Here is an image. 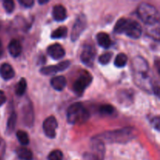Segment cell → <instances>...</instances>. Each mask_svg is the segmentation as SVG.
Returning <instances> with one entry per match:
<instances>
[{"label": "cell", "instance_id": "1", "mask_svg": "<svg viewBox=\"0 0 160 160\" xmlns=\"http://www.w3.org/2000/svg\"><path fill=\"white\" fill-rule=\"evenodd\" d=\"M114 33L125 34L131 38H139L142 35V29L140 23L135 20L121 18L117 22L114 27Z\"/></svg>", "mask_w": 160, "mask_h": 160}, {"label": "cell", "instance_id": "2", "mask_svg": "<svg viewBox=\"0 0 160 160\" xmlns=\"http://www.w3.org/2000/svg\"><path fill=\"white\" fill-rule=\"evenodd\" d=\"M67 120L71 124L81 123L89 118V112L82 103L76 102L72 104L67 109Z\"/></svg>", "mask_w": 160, "mask_h": 160}, {"label": "cell", "instance_id": "3", "mask_svg": "<svg viewBox=\"0 0 160 160\" xmlns=\"http://www.w3.org/2000/svg\"><path fill=\"white\" fill-rule=\"evenodd\" d=\"M137 12L139 18L147 25H154L159 22V12L149 3L143 2L139 5Z\"/></svg>", "mask_w": 160, "mask_h": 160}, {"label": "cell", "instance_id": "4", "mask_svg": "<svg viewBox=\"0 0 160 160\" xmlns=\"http://www.w3.org/2000/svg\"><path fill=\"white\" fill-rule=\"evenodd\" d=\"M92 77L88 72H84L83 74H81L79 78L77 79L73 84V89L74 92L78 95H81L85 90L86 88L92 83Z\"/></svg>", "mask_w": 160, "mask_h": 160}, {"label": "cell", "instance_id": "5", "mask_svg": "<svg viewBox=\"0 0 160 160\" xmlns=\"http://www.w3.org/2000/svg\"><path fill=\"white\" fill-rule=\"evenodd\" d=\"M86 26H87V20H86L85 16L84 14H81L77 18L74 25L73 27V29H72V41L74 42V41H76L80 37V35L82 34L84 30L86 28Z\"/></svg>", "mask_w": 160, "mask_h": 160}, {"label": "cell", "instance_id": "6", "mask_svg": "<svg viewBox=\"0 0 160 160\" xmlns=\"http://www.w3.org/2000/svg\"><path fill=\"white\" fill-rule=\"evenodd\" d=\"M58 128V123L56 119L51 116L45 120L43 123V130L45 135L49 138H54L56 134V129Z\"/></svg>", "mask_w": 160, "mask_h": 160}, {"label": "cell", "instance_id": "7", "mask_svg": "<svg viewBox=\"0 0 160 160\" xmlns=\"http://www.w3.org/2000/svg\"><path fill=\"white\" fill-rule=\"evenodd\" d=\"M95 58V49L91 45H86L81 54V59L84 65L92 67Z\"/></svg>", "mask_w": 160, "mask_h": 160}, {"label": "cell", "instance_id": "8", "mask_svg": "<svg viewBox=\"0 0 160 160\" xmlns=\"http://www.w3.org/2000/svg\"><path fill=\"white\" fill-rule=\"evenodd\" d=\"M70 65V62L69 60L63 61V62H59L57 65L54 66H48V67H43L41 69V73L44 75H52L65 70L66 69L68 68Z\"/></svg>", "mask_w": 160, "mask_h": 160}, {"label": "cell", "instance_id": "9", "mask_svg": "<svg viewBox=\"0 0 160 160\" xmlns=\"http://www.w3.org/2000/svg\"><path fill=\"white\" fill-rule=\"evenodd\" d=\"M47 52L54 59H62L65 56V50L62 48V45L59 44H53V45H49L47 48Z\"/></svg>", "mask_w": 160, "mask_h": 160}, {"label": "cell", "instance_id": "10", "mask_svg": "<svg viewBox=\"0 0 160 160\" xmlns=\"http://www.w3.org/2000/svg\"><path fill=\"white\" fill-rule=\"evenodd\" d=\"M52 17L56 21H63L67 17V10L62 5H56L52 9Z\"/></svg>", "mask_w": 160, "mask_h": 160}, {"label": "cell", "instance_id": "11", "mask_svg": "<svg viewBox=\"0 0 160 160\" xmlns=\"http://www.w3.org/2000/svg\"><path fill=\"white\" fill-rule=\"evenodd\" d=\"M0 75L4 80H10L15 76V71L9 63H3L0 67Z\"/></svg>", "mask_w": 160, "mask_h": 160}, {"label": "cell", "instance_id": "12", "mask_svg": "<svg viewBox=\"0 0 160 160\" xmlns=\"http://www.w3.org/2000/svg\"><path fill=\"white\" fill-rule=\"evenodd\" d=\"M8 49H9V54L13 57H17L20 55L22 52V46L20 42L18 40L16 39H12L9 44L8 46Z\"/></svg>", "mask_w": 160, "mask_h": 160}, {"label": "cell", "instance_id": "13", "mask_svg": "<svg viewBox=\"0 0 160 160\" xmlns=\"http://www.w3.org/2000/svg\"><path fill=\"white\" fill-rule=\"evenodd\" d=\"M67 79L63 76H56L54 77L51 80V85L55 90L62 91L65 88L67 85Z\"/></svg>", "mask_w": 160, "mask_h": 160}, {"label": "cell", "instance_id": "14", "mask_svg": "<svg viewBox=\"0 0 160 160\" xmlns=\"http://www.w3.org/2000/svg\"><path fill=\"white\" fill-rule=\"evenodd\" d=\"M98 44L104 48H108L111 45V40L109 34L104 32H100L96 36Z\"/></svg>", "mask_w": 160, "mask_h": 160}, {"label": "cell", "instance_id": "15", "mask_svg": "<svg viewBox=\"0 0 160 160\" xmlns=\"http://www.w3.org/2000/svg\"><path fill=\"white\" fill-rule=\"evenodd\" d=\"M17 156L19 159L22 160H32L33 154L31 150L26 148H19L17 150Z\"/></svg>", "mask_w": 160, "mask_h": 160}, {"label": "cell", "instance_id": "16", "mask_svg": "<svg viewBox=\"0 0 160 160\" xmlns=\"http://www.w3.org/2000/svg\"><path fill=\"white\" fill-rule=\"evenodd\" d=\"M67 34V28L66 27H60L55 30L51 34L52 38H62Z\"/></svg>", "mask_w": 160, "mask_h": 160}, {"label": "cell", "instance_id": "17", "mask_svg": "<svg viewBox=\"0 0 160 160\" xmlns=\"http://www.w3.org/2000/svg\"><path fill=\"white\" fill-rule=\"evenodd\" d=\"M27 90V81L24 78H21L16 87V94L18 96H22Z\"/></svg>", "mask_w": 160, "mask_h": 160}, {"label": "cell", "instance_id": "18", "mask_svg": "<svg viewBox=\"0 0 160 160\" xmlns=\"http://www.w3.org/2000/svg\"><path fill=\"white\" fill-rule=\"evenodd\" d=\"M128 62V56L124 54V53H120L116 57L114 63L115 66L117 67H123Z\"/></svg>", "mask_w": 160, "mask_h": 160}, {"label": "cell", "instance_id": "19", "mask_svg": "<svg viewBox=\"0 0 160 160\" xmlns=\"http://www.w3.org/2000/svg\"><path fill=\"white\" fill-rule=\"evenodd\" d=\"M17 114H16V112H13L10 115L7 122V128H6V130H7L8 133H12L13 131L14 128H15L16 122H17Z\"/></svg>", "mask_w": 160, "mask_h": 160}, {"label": "cell", "instance_id": "20", "mask_svg": "<svg viewBox=\"0 0 160 160\" xmlns=\"http://www.w3.org/2000/svg\"><path fill=\"white\" fill-rule=\"evenodd\" d=\"M17 137L20 143L23 145H27L29 143V137L25 131H18L17 132Z\"/></svg>", "mask_w": 160, "mask_h": 160}, {"label": "cell", "instance_id": "21", "mask_svg": "<svg viewBox=\"0 0 160 160\" xmlns=\"http://www.w3.org/2000/svg\"><path fill=\"white\" fill-rule=\"evenodd\" d=\"M63 154L60 150H54L48 155V160H62Z\"/></svg>", "mask_w": 160, "mask_h": 160}, {"label": "cell", "instance_id": "22", "mask_svg": "<svg viewBox=\"0 0 160 160\" xmlns=\"http://www.w3.org/2000/svg\"><path fill=\"white\" fill-rule=\"evenodd\" d=\"M112 54L111 52H106L99 56L98 61H99L100 63L102 64V65H106V64H108L111 58H112Z\"/></svg>", "mask_w": 160, "mask_h": 160}, {"label": "cell", "instance_id": "23", "mask_svg": "<svg viewBox=\"0 0 160 160\" xmlns=\"http://www.w3.org/2000/svg\"><path fill=\"white\" fill-rule=\"evenodd\" d=\"M99 111L102 114H104V115H110L113 113L114 108L110 105H104L100 107Z\"/></svg>", "mask_w": 160, "mask_h": 160}, {"label": "cell", "instance_id": "24", "mask_svg": "<svg viewBox=\"0 0 160 160\" xmlns=\"http://www.w3.org/2000/svg\"><path fill=\"white\" fill-rule=\"evenodd\" d=\"M3 6L6 11L9 13L12 12L13 11L14 8H15V5H14V2L12 0H6L3 2Z\"/></svg>", "mask_w": 160, "mask_h": 160}, {"label": "cell", "instance_id": "25", "mask_svg": "<svg viewBox=\"0 0 160 160\" xmlns=\"http://www.w3.org/2000/svg\"><path fill=\"white\" fill-rule=\"evenodd\" d=\"M19 3L24 7L30 8L34 5V2L33 0H19Z\"/></svg>", "mask_w": 160, "mask_h": 160}, {"label": "cell", "instance_id": "26", "mask_svg": "<svg viewBox=\"0 0 160 160\" xmlns=\"http://www.w3.org/2000/svg\"><path fill=\"white\" fill-rule=\"evenodd\" d=\"M6 101V96L2 91L0 90V106H2Z\"/></svg>", "mask_w": 160, "mask_h": 160}, {"label": "cell", "instance_id": "27", "mask_svg": "<svg viewBox=\"0 0 160 160\" xmlns=\"http://www.w3.org/2000/svg\"><path fill=\"white\" fill-rule=\"evenodd\" d=\"M153 122H154L155 128H156V130H157V131H159V117H156V118H155L154 120H153Z\"/></svg>", "mask_w": 160, "mask_h": 160}, {"label": "cell", "instance_id": "28", "mask_svg": "<svg viewBox=\"0 0 160 160\" xmlns=\"http://www.w3.org/2000/svg\"><path fill=\"white\" fill-rule=\"evenodd\" d=\"M3 54V46H2V41L0 40V57L2 56Z\"/></svg>", "mask_w": 160, "mask_h": 160}, {"label": "cell", "instance_id": "29", "mask_svg": "<svg viewBox=\"0 0 160 160\" xmlns=\"http://www.w3.org/2000/svg\"><path fill=\"white\" fill-rule=\"evenodd\" d=\"M38 2H39V4H44V3L48 2V1H39Z\"/></svg>", "mask_w": 160, "mask_h": 160}, {"label": "cell", "instance_id": "30", "mask_svg": "<svg viewBox=\"0 0 160 160\" xmlns=\"http://www.w3.org/2000/svg\"><path fill=\"white\" fill-rule=\"evenodd\" d=\"M0 160H1V159H0Z\"/></svg>", "mask_w": 160, "mask_h": 160}]
</instances>
